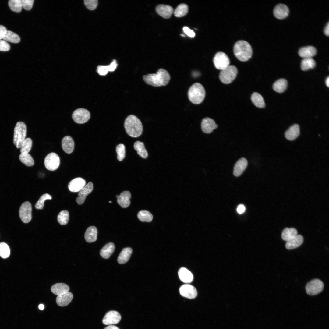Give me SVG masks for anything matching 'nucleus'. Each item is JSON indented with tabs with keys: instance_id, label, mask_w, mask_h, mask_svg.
I'll return each instance as SVG.
<instances>
[{
	"instance_id": "nucleus-40",
	"label": "nucleus",
	"mask_w": 329,
	"mask_h": 329,
	"mask_svg": "<svg viewBox=\"0 0 329 329\" xmlns=\"http://www.w3.org/2000/svg\"><path fill=\"white\" fill-rule=\"evenodd\" d=\"M8 5L10 9L13 12H19L22 10V0H10Z\"/></svg>"
},
{
	"instance_id": "nucleus-59",
	"label": "nucleus",
	"mask_w": 329,
	"mask_h": 329,
	"mask_svg": "<svg viewBox=\"0 0 329 329\" xmlns=\"http://www.w3.org/2000/svg\"><path fill=\"white\" fill-rule=\"evenodd\" d=\"M109 203H111V201H109Z\"/></svg>"
},
{
	"instance_id": "nucleus-16",
	"label": "nucleus",
	"mask_w": 329,
	"mask_h": 329,
	"mask_svg": "<svg viewBox=\"0 0 329 329\" xmlns=\"http://www.w3.org/2000/svg\"><path fill=\"white\" fill-rule=\"evenodd\" d=\"M289 9L285 5L279 3L274 7L273 13L274 16L278 19H282L286 18L288 15Z\"/></svg>"
},
{
	"instance_id": "nucleus-45",
	"label": "nucleus",
	"mask_w": 329,
	"mask_h": 329,
	"mask_svg": "<svg viewBox=\"0 0 329 329\" xmlns=\"http://www.w3.org/2000/svg\"><path fill=\"white\" fill-rule=\"evenodd\" d=\"M10 254V250L8 245L4 242L0 243V256L3 258L8 257Z\"/></svg>"
},
{
	"instance_id": "nucleus-1",
	"label": "nucleus",
	"mask_w": 329,
	"mask_h": 329,
	"mask_svg": "<svg viewBox=\"0 0 329 329\" xmlns=\"http://www.w3.org/2000/svg\"><path fill=\"white\" fill-rule=\"evenodd\" d=\"M143 79L147 84L154 87H160L167 85L170 80V76L167 70L161 68L156 73L144 75Z\"/></svg>"
},
{
	"instance_id": "nucleus-44",
	"label": "nucleus",
	"mask_w": 329,
	"mask_h": 329,
	"mask_svg": "<svg viewBox=\"0 0 329 329\" xmlns=\"http://www.w3.org/2000/svg\"><path fill=\"white\" fill-rule=\"evenodd\" d=\"M51 196L48 193L42 195L35 205V208L37 209H42L44 207V202L47 200H51Z\"/></svg>"
},
{
	"instance_id": "nucleus-28",
	"label": "nucleus",
	"mask_w": 329,
	"mask_h": 329,
	"mask_svg": "<svg viewBox=\"0 0 329 329\" xmlns=\"http://www.w3.org/2000/svg\"><path fill=\"white\" fill-rule=\"evenodd\" d=\"M97 229L95 227H89L87 228L85 233L84 237L86 241L89 243L96 241L97 239Z\"/></svg>"
},
{
	"instance_id": "nucleus-4",
	"label": "nucleus",
	"mask_w": 329,
	"mask_h": 329,
	"mask_svg": "<svg viewBox=\"0 0 329 329\" xmlns=\"http://www.w3.org/2000/svg\"><path fill=\"white\" fill-rule=\"evenodd\" d=\"M205 91L201 84L196 83L190 87L188 92V98L190 101L194 104L201 103L204 100Z\"/></svg>"
},
{
	"instance_id": "nucleus-11",
	"label": "nucleus",
	"mask_w": 329,
	"mask_h": 329,
	"mask_svg": "<svg viewBox=\"0 0 329 329\" xmlns=\"http://www.w3.org/2000/svg\"><path fill=\"white\" fill-rule=\"evenodd\" d=\"M72 116L73 119L76 123L83 124L86 122L89 119L90 114L87 110L83 108H80L73 111Z\"/></svg>"
},
{
	"instance_id": "nucleus-33",
	"label": "nucleus",
	"mask_w": 329,
	"mask_h": 329,
	"mask_svg": "<svg viewBox=\"0 0 329 329\" xmlns=\"http://www.w3.org/2000/svg\"><path fill=\"white\" fill-rule=\"evenodd\" d=\"M297 231L295 228H286L282 231L281 237L284 240L287 242L295 237L297 235Z\"/></svg>"
},
{
	"instance_id": "nucleus-9",
	"label": "nucleus",
	"mask_w": 329,
	"mask_h": 329,
	"mask_svg": "<svg viewBox=\"0 0 329 329\" xmlns=\"http://www.w3.org/2000/svg\"><path fill=\"white\" fill-rule=\"evenodd\" d=\"M60 159L56 153L51 152L48 154L44 160V164L46 168L50 171H54L59 167Z\"/></svg>"
},
{
	"instance_id": "nucleus-27",
	"label": "nucleus",
	"mask_w": 329,
	"mask_h": 329,
	"mask_svg": "<svg viewBox=\"0 0 329 329\" xmlns=\"http://www.w3.org/2000/svg\"><path fill=\"white\" fill-rule=\"evenodd\" d=\"M178 275L180 280L184 283H190L193 280L192 274L190 271L184 267H182L179 270Z\"/></svg>"
},
{
	"instance_id": "nucleus-51",
	"label": "nucleus",
	"mask_w": 329,
	"mask_h": 329,
	"mask_svg": "<svg viewBox=\"0 0 329 329\" xmlns=\"http://www.w3.org/2000/svg\"><path fill=\"white\" fill-rule=\"evenodd\" d=\"M7 30L6 28L4 26L0 25V40L3 39L5 36Z\"/></svg>"
},
{
	"instance_id": "nucleus-49",
	"label": "nucleus",
	"mask_w": 329,
	"mask_h": 329,
	"mask_svg": "<svg viewBox=\"0 0 329 329\" xmlns=\"http://www.w3.org/2000/svg\"><path fill=\"white\" fill-rule=\"evenodd\" d=\"M10 48V45L6 41L0 40V51H6L9 50Z\"/></svg>"
},
{
	"instance_id": "nucleus-10",
	"label": "nucleus",
	"mask_w": 329,
	"mask_h": 329,
	"mask_svg": "<svg viewBox=\"0 0 329 329\" xmlns=\"http://www.w3.org/2000/svg\"><path fill=\"white\" fill-rule=\"evenodd\" d=\"M19 216L21 221L25 223L30 222L32 219V206L28 201L23 203L19 210Z\"/></svg>"
},
{
	"instance_id": "nucleus-30",
	"label": "nucleus",
	"mask_w": 329,
	"mask_h": 329,
	"mask_svg": "<svg viewBox=\"0 0 329 329\" xmlns=\"http://www.w3.org/2000/svg\"><path fill=\"white\" fill-rule=\"evenodd\" d=\"M69 286L63 283H57L53 285L51 288V291L54 294L59 295L69 292Z\"/></svg>"
},
{
	"instance_id": "nucleus-56",
	"label": "nucleus",
	"mask_w": 329,
	"mask_h": 329,
	"mask_svg": "<svg viewBox=\"0 0 329 329\" xmlns=\"http://www.w3.org/2000/svg\"><path fill=\"white\" fill-rule=\"evenodd\" d=\"M39 308L41 310H43L44 309V306L43 304H40L38 306Z\"/></svg>"
},
{
	"instance_id": "nucleus-57",
	"label": "nucleus",
	"mask_w": 329,
	"mask_h": 329,
	"mask_svg": "<svg viewBox=\"0 0 329 329\" xmlns=\"http://www.w3.org/2000/svg\"><path fill=\"white\" fill-rule=\"evenodd\" d=\"M119 195H117L116 196V198H118V197H119Z\"/></svg>"
},
{
	"instance_id": "nucleus-26",
	"label": "nucleus",
	"mask_w": 329,
	"mask_h": 329,
	"mask_svg": "<svg viewBox=\"0 0 329 329\" xmlns=\"http://www.w3.org/2000/svg\"><path fill=\"white\" fill-rule=\"evenodd\" d=\"M117 66L116 61L114 59L109 65L98 66L97 69V72L100 75L105 76L107 74L108 71H114L116 69Z\"/></svg>"
},
{
	"instance_id": "nucleus-29",
	"label": "nucleus",
	"mask_w": 329,
	"mask_h": 329,
	"mask_svg": "<svg viewBox=\"0 0 329 329\" xmlns=\"http://www.w3.org/2000/svg\"><path fill=\"white\" fill-rule=\"evenodd\" d=\"M133 252L130 247L124 248L120 253L117 259L119 263L123 264L126 263L129 259Z\"/></svg>"
},
{
	"instance_id": "nucleus-31",
	"label": "nucleus",
	"mask_w": 329,
	"mask_h": 329,
	"mask_svg": "<svg viewBox=\"0 0 329 329\" xmlns=\"http://www.w3.org/2000/svg\"><path fill=\"white\" fill-rule=\"evenodd\" d=\"M115 248L113 243L111 242L106 244L101 250L100 255L104 258H108L114 252Z\"/></svg>"
},
{
	"instance_id": "nucleus-47",
	"label": "nucleus",
	"mask_w": 329,
	"mask_h": 329,
	"mask_svg": "<svg viewBox=\"0 0 329 329\" xmlns=\"http://www.w3.org/2000/svg\"><path fill=\"white\" fill-rule=\"evenodd\" d=\"M84 2L86 7L90 10L95 9L97 6L98 1L97 0H85Z\"/></svg>"
},
{
	"instance_id": "nucleus-38",
	"label": "nucleus",
	"mask_w": 329,
	"mask_h": 329,
	"mask_svg": "<svg viewBox=\"0 0 329 329\" xmlns=\"http://www.w3.org/2000/svg\"><path fill=\"white\" fill-rule=\"evenodd\" d=\"M3 39L5 41L14 43H18L20 41V38L19 35L9 30H7V33Z\"/></svg>"
},
{
	"instance_id": "nucleus-43",
	"label": "nucleus",
	"mask_w": 329,
	"mask_h": 329,
	"mask_svg": "<svg viewBox=\"0 0 329 329\" xmlns=\"http://www.w3.org/2000/svg\"><path fill=\"white\" fill-rule=\"evenodd\" d=\"M32 145V140L29 138L25 139L20 147L21 154L28 153L30 150Z\"/></svg>"
},
{
	"instance_id": "nucleus-8",
	"label": "nucleus",
	"mask_w": 329,
	"mask_h": 329,
	"mask_svg": "<svg viewBox=\"0 0 329 329\" xmlns=\"http://www.w3.org/2000/svg\"><path fill=\"white\" fill-rule=\"evenodd\" d=\"M324 285L322 281L318 279H313L308 283L306 287L307 293L311 295H316L323 290Z\"/></svg>"
},
{
	"instance_id": "nucleus-48",
	"label": "nucleus",
	"mask_w": 329,
	"mask_h": 329,
	"mask_svg": "<svg viewBox=\"0 0 329 329\" xmlns=\"http://www.w3.org/2000/svg\"><path fill=\"white\" fill-rule=\"evenodd\" d=\"M34 2V0H22V7L26 10H30L33 7Z\"/></svg>"
},
{
	"instance_id": "nucleus-32",
	"label": "nucleus",
	"mask_w": 329,
	"mask_h": 329,
	"mask_svg": "<svg viewBox=\"0 0 329 329\" xmlns=\"http://www.w3.org/2000/svg\"><path fill=\"white\" fill-rule=\"evenodd\" d=\"M134 148L137 151L138 154L141 157L144 159L147 158L148 153L143 142L139 141L135 142L134 143Z\"/></svg>"
},
{
	"instance_id": "nucleus-21",
	"label": "nucleus",
	"mask_w": 329,
	"mask_h": 329,
	"mask_svg": "<svg viewBox=\"0 0 329 329\" xmlns=\"http://www.w3.org/2000/svg\"><path fill=\"white\" fill-rule=\"evenodd\" d=\"M247 165L248 162L245 158L242 157L239 159L234 166V175L236 177L240 175L246 169Z\"/></svg>"
},
{
	"instance_id": "nucleus-37",
	"label": "nucleus",
	"mask_w": 329,
	"mask_h": 329,
	"mask_svg": "<svg viewBox=\"0 0 329 329\" xmlns=\"http://www.w3.org/2000/svg\"><path fill=\"white\" fill-rule=\"evenodd\" d=\"M188 7L185 4H181L178 6L174 12V15L176 17H181L186 15L188 13Z\"/></svg>"
},
{
	"instance_id": "nucleus-15",
	"label": "nucleus",
	"mask_w": 329,
	"mask_h": 329,
	"mask_svg": "<svg viewBox=\"0 0 329 329\" xmlns=\"http://www.w3.org/2000/svg\"><path fill=\"white\" fill-rule=\"evenodd\" d=\"M93 186L91 182H89L78 193V197L76 200L79 205L82 204L84 202L87 196L93 190Z\"/></svg>"
},
{
	"instance_id": "nucleus-46",
	"label": "nucleus",
	"mask_w": 329,
	"mask_h": 329,
	"mask_svg": "<svg viewBox=\"0 0 329 329\" xmlns=\"http://www.w3.org/2000/svg\"><path fill=\"white\" fill-rule=\"evenodd\" d=\"M116 150L117 154V159L120 161H122L125 156V145L123 144H118L116 147Z\"/></svg>"
},
{
	"instance_id": "nucleus-53",
	"label": "nucleus",
	"mask_w": 329,
	"mask_h": 329,
	"mask_svg": "<svg viewBox=\"0 0 329 329\" xmlns=\"http://www.w3.org/2000/svg\"><path fill=\"white\" fill-rule=\"evenodd\" d=\"M324 34L328 36L329 35V22H328L324 30Z\"/></svg>"
},
{
	"instance_id": "nucleus-12",
	"label": "nucleus",
	"mask_w": 329,
	"mask_h": 329,
	"mask_svg": "<svg viewBox=\"0 0 329 329\" xmlns=\"http://www.w3.org/2000/svg\"><path fill=\"white\" fill-rule=\"evenodd\" d=\"M120 314L117 311L113 310L108 312L102 320L103 324L106 325H112L118 323L121 319Z\"/></svg>"
},
{
	"instance_id": "nucleus-14",
	"label": "nucleus",
	"mask_w": 329,
	"mask_h": 329,
	"mask_svg": "<svg viewBox=\"0 0 329 329\" xmlns=\"http://www.w3.org/2000/svg\"><path fill=\"white\" fill-rule=\"evenodd\" d=\"M86 181L83 179L77 177L71 180L68 187L70 191L73 192L80 191L85 186Z\"/></svg>"
},
{
	"instance_id": "nucleus-17",
	"label": "nucleus",
	"mask_w": 329,
	"mask_h": 329,
	"mask_svg": "<svg viewBox=\"0 0 329 329\" xmlns=\"http://www.w3.org/2000/svg\"><path fill=\"white\" fill-rule=\"evenodd\" d=\"M218 125L212 119L207 117L202 120L201 123V127L202 131L206 133H211L215 129L217 128Z\"/></svg>"
},
{
	"instance_id": "nucleus-5",
	"label": "nucleus",
	"mask_w": 329,
	"mask_h": 329,
	"mask_svg": "<svg viewBox=\"0 0 329 329\" xmlns=\"http://www.w3.org/2000/svg\"><path fill=\"white\" fill-rule=\"evenodd\" d=\"M27 127L22 122H18L14 129L13 143L18 148H20L22 144L25 139Z\"/></svg>"
},
{
	"instance_id": "nucleus-22",
	"label": "nucleus",
	"mask_w": 329,
	"mask_h": 329,
	"mask_svg": "<svg viewBox=\"0 0 329 329\" xmlns=\"http://www.w3.org/2000/svg\"><path fill=\"white\" fill-rule=\"evenodd\" d=\"M61 144L63 150L66 153L71 154L73 152L74 143L71 136H67L64 137L62 140Z\"/></svg>"
},
{
	"instance_id": "nucleus-7",
	"label": "nucleus",
	"mask_w": 329,
	"mask_h": 329,
	"mask_svg": "<svg viewBox=\"0 0 329 329\" xmlns=\"http://www.w3.org/2000/svg\"><path fill=\"white\" fill-rule=\"evenodd\" d=\"M213 62L215 68L222 70L229 65L230 60L227 55L225 53L219 51L214 55Z\"/></svg>"
},
{
	"instance_id": "nucleus-41",
	"label": "nucleus",
	"mask_w": 329,
	"mask_h": 329,
	"mask_svg": "<svg viewBox=\"0 0 329 329\" xmlns=\"http://www.w3.org/2000/svg\"><path fill=\"white\" fill-rule=\"evenodd\" d=\"M139 219L143 222H150L153 219L152 214L149 211L145 210H142L139 212L137 214Z\"/></svg>"
},
{
	"instance_id": "nucleus-6",
	"label": "nucleus",
	"mask_w": 329,
	"mask_h": 329,
	"mask_svg": "<svg viewBox=\"0 0 329 329\" xmlns=\"http://www.w3.org/2000/svg\"><path fill=\"white\" fill-rule=\"evenodd\" d=\"M238 69L233 65H229L220 72L219 78L221 81L225 84L231 83L236 77L238 73Z\"/></svg>"
},
{
	"instance_id": "nucleus-25",
	"label": "nucleus",
	"mask_w": 329,
	"mask_h": 329,
	"mask_svg": "<svg viewBox=\"0 0 329 329\" xmlns=\"http://www.w3.org/2000/svg\"><path fill=\"white\" fill-rule=\"evenodd\" d=\"M303 238L300 235H297L292 239L287 241L285 247L288 249L296 248L301 246L303 242Z\"/></svg>"
},
{
	"instance_id": "nucleus-54",
	"label": "nucleus",
	"mask_w": 329,
	"mask_h": 329,
	"mask_svg": "<svg viewBox=\"0 0 329 329\" xmlns=\"http://www.w3.org/2000/svg\"><path fill=\"white\" fill-rule=\"evenodd\" d=\"M104 329H119L117 327L113 325H110L106 327Z\"/></svg>"
},
{
	"instance_id": "nucleus-58",
	"label": "nucleus",
	"mask_w": 329,
	"mask_h": 329,
	"mask_svg": "<svg viewBox=\"0 0 329 329\" xmlns=\"http://www.w3.org/2000/svg\"><path fill=\"white\" fill-rule=\"evenodd\" d=\"M181 36H183V37H184L185 36L183 34H181Z\"/></svg>"
},
{
	"instance_id": "nucleus-42",
	"label": "nucleus",
	"mask_w": 329,
	"mask_h": 329,
	"mask_svg": "<svg viewBox=\"0 0 329 329\" xmlns=\"http://www.w3.org/2000/svg\"><path fill=\"white\" fill-rule=\"evenodd\" d=\"M69 214L67 210H63L58 214L57 216L58 222L61 225L67 224L69 220Z\"/></svg>"
},
{
	"instance_id": "nucleus-35",
	"label": "nucleus",
	"mask_w": 329,
	"mask_h": 329,
	"mask_svg": "<svg viewBox=\"0 0 329 329\" xmlns=\"http://www.w3.org/2000/svg\"><path fill=\"white\" fill-rule=\"evenodd\" d=\"M251 100L252 102L256 107L263 108L265 106V103L262 96L257 92H254L252 95Z\"/></svg>"
},
{
	"instance_id": "nucleus-19",
	"label": "nucleus",
	"mask_w": 329,
	"mask_h": 329,
	"mask_svg": "<svg viewBox=\"0 0 329 329\" xmlns=\"http://www.w3.org/2000/svg\"><path fill=\"white\" fill-rule=\"evenodd\" d=\"M73 297L72 293L70 292H65L58 295L56 298V302L60 306H65L72 301Z\"/></svg>"
},
{
	"instance_id": "nucleus-20",
	"label": "nucleus",
	"mask_w": 329,
	"mask_h": 329,
	"mask_svg": "<svg viewBox=\"0 0 329 329\" xmlns=\"http://www.w3.org/2000/svg\"><path fill=\"white\" fill-rule=\"evenodd\" d=\"M316 48L312 46H307L301 48L298 51V54L303 58H312L316 54Z\"/></svg>"
},
{
	"instance_id": "nucleus-36",
	"label": "nucleus",
	"mask_w": 329,
	"mask_h": 329,
	"mask_svg": "<svg viewBox=\"0 0 329 329\" xmlns=\"http://www.w3.org/2000/svg\"><path fill=\"white\" fill-rule=\"evenodd\" d=\"M316 65L315 61L312 58H303L301 64L302 70L306 71L313 68Z\"/></svg>"
},
{
	"instance_id": "nucleus-24",
	"label": "nucleus",
	"mask_w": 329,
	"mask_h": 329,
	"mask_svg": "<svg viewBox=\"0 0 329 329\" xmlns=\"http://www.w3.org/2000/svg\"><path fill=\"white\" fill-rule=\"evenodd\" d=\"M300 134V128L299 125L295 124L291 126L285 132V138L289 140L295 139Z\"/></svg>"
},
{
	"instance_id": "nucleus-3",
	"label": "nucleus",
	"mask_w": 329,
	"mask_h": 329,
	"mask_svg": "<svg viewBox=\"0 0 329 329\" xmlns=\"http://www.w3.org/2000/svg\"><path fill=\"white\" fill-rule=\"evenodd\" d=\"M233 51L235 55L239 60L242 62L248 61L253 54L252 48L247 41L241 40L235 44Z\"/></svg>"
},
{
	"instance_id": "nucleus-39",
	"label": "nucleus",
	"mask_w": 329,
	"mask_h": 329,
	"mask_svg": "<svg viewBox=\"0 0 329 329\" xmlns=\"http://www.w3.org/2000/svg\"><path fill=\"white\" fill-rule=\"evenodd\" d=\"M20 161L27 166H32L34 163L31 156L28 153L21 154L19 156Z\"/></svg>"
},
{
	"instance_id": "nucleus-18",
	"label": "nucleus",
	"mask_w": 329,
	"mask_h": 329,
	"mask_svg": "<svg viewBox=\"0 0 329 329\" xmlns=\"http://www.w3.org/2000/svg\"><path fill=\"white\" fill-rule=\"evenodd\" d=\"M156 11L159 15L165 19L170 18L174 12L172 7L164 4H160L157 6Z\"/></svg>"
},
{
	"instance_id": "nucleus-23",
	"label": "nucleus",
	"mask_w": 329,
	"mask_h": 329,
	"mask_svg": "<svg viewBox=\"0 0 329 329\" xmlns=\"http://www.w3.org/2000/svg\"><path fill=\"white\" fill-rule=\"evenodd\" d=\"M131 197L130 192L128 191L122 192L117 198L118 203L123 208L128 207L130 204V199Z\"/></svg>"
},
{
	"instance_id": "nucleus-52",
	"label": "nucleus",
	"mask_w": 329,
	"mask_h": 329,
	"mask_svg": "<svg viewBox=\"0 0 329 329\" xmlns=\"http://www.w3.org/2000/svg\"><path fill=\"white\" fill-rule=\"evenodd\" d=\"M245 207L243 205L240 204L238 206L237 211L239 214H242L245 212Z\"/></svg>"
},
{
	"instance_id": "nucleus-2",
	"label": "nucleus",
	"mask_w": 329,
	"mask_h": 329,
	"mask_svg": "<svg viewBox=\"0 0 329 329\" xmlns=\"http://www.w3.org/2000/svg\"><path fill=\"white\" fill-rule=\"evenodd\" d=\"M124 126L127 134L133 137H137L142 134L143 127L140 120L134 115H131L126 119Z\"/></svg>"
},
{
	"instance_id": "nucleus-55",
	"label": "nucleus",
	"mask_w": 329,
	"mask_h": 329,
	"mask_svg": "<svg viewBox=\"0 0 329 329\" xmlns=\"http://www.w3.org/2000/svg\"><path fill=\"white\" fill-rule=\"evenodd\" d=\"M325 83L326 86L328 87H329V77L328 76L326 78L325 81Z\"/></svg>"
},
{
	"instance_id": "nucleus-13",
	"label": "nucleus",
	"mask_w": 329,
	"mask_h": 329,
	"mask_svg": "<svg viewBox=\"0 0 329 329\" xmlns=\"http://www.w3.org/2000/svg\"><path fill=\"white\" fill-rule=\"evenodd\" d=\"M179 292L183 296L189 299L195 298L197 295V292L195 288L192 285L185 284L180 288Z\"/></svg>"
},
{
	"instance_id": "nucleus-34",
	"label": "nucleus",
	"mask_w": 329,
	"mask_h": 329,
	"mask_svg": "<svg viewBox=\"0 0 329 329\" xmlns=\"http://www.w3.org/2000/svg\"><path fill=\"white\" fill-rule=\"evenodd\" d=\"M287 86V80L284 79H280L277 80L274 83L273 87L275 91L281 93L285 91Z\"/></svg>"
},
{
	"instance_id": "nucleus-50",
	"label": "nucleus",
	"mask_w": 329,
	"mask_h": 329,
	"mask_svg": "<svg viewBox=\"0 0 329 329\" xmlns=\"http://www.w3.org/2000/svg\"><path fill=\"white\" fill-rule=\"evenodd\" d=\"M183 30L184 33L190 37H193L195 35V33L193 31L187 27H184L183 28Z\"/></svg>"
}]
</instances>
